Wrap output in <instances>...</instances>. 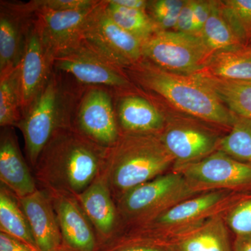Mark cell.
Segmentation results:
<instances>
[{"label": "cell", "instance_id": "cell-15", "mask_svg": "<svg viewBox=\"0 0 251 251\" xmlns=\"http://www.w3.org/2000/svg\"><path fill=\"white\" fill-rule=\"evenodd\" d=\"M75 11H55L37 5L35 23L46 49L53 58L61 50L80 39L81 31L87 18L99 3Z\"/></svg>", "mask_w": 251, "mask_h": 251}, {"label": "cell", "instance_id": "cell-5", "mask_svg": "<svg viewBox=\"0 0 251 251\" xmlns=\"http://www.w3.org/2000/svg\"><path fill=\"white\" fill-rule=\"evenodd\" d=\"M244 193L215 191L201 193L179 202L139 227V238L163 247L166 242L224 214Z\"/></svg>", "mask_w": 251, "mask_h": 251}, {"label": "cell", "instance_id": "cell-23", "mask_svg": "<svg viewBox=\"0 0 251 251\" xmlns=\"http://www.w3.org/2000/svg\"><path fill=\"white\" fill-rule=\"evenodd\" d=\"M234 115L251 120V81L224 80L205 73L195 74Z\"/></svg>", "mask_w": 251, "mask_h": 251}, {"label": "cell", "instance_id": "cell-13", "mask_svg": "<svg viewBox=\"0 0 251 251\" xmlns=\"http://www.w3.org/2000/svg\"><path fill=\"white\" fill-rule=\"evenodd\" d=\"M36 8V0L0 1V76L14 70L22 60Z\"/></svg>", "mask_w": 251, "mask_h": 251}, {"label": "cell", "instance_id": "cell-3", "mask_svg": "<svg viewBox=\"0 0 251 251\" xmlns=\"http://www.w3.org/2000/svg\"><path fill=\"white\" fill-rule=\"evenodd\" d=\"M175 160L158 134L121 131L108 149L101 174L118 201L133 188L173 171Z\"/></svg>", "mask_w": 251, "mask_h": 251}, {"label": "cell", "instance_id": "cell-20", "mask_svg": "<svg viewBox=\"0 0 251 251\" xmlns=\"http://www.w3.org/2000/svg\"><path fill=\"white\" fill-rule=\"evenodd\" d=\"M75 197L100 237L108 238L113 234L118 210L103 175H99L85 191Z\"/></svg>", "mask_w": 251, "mask_h": 251}, {"label": "cell", "instance_id": "cell-2", "mask_svg": "<svg viewBox=\"0 0 251 251\" xmlns=\"http://www.w3.org/2000/svg\"><path fill=\"white\" fill-rule=\"evenodd\" d=\"M130 80L163 97L181 111L230 129L236 115L195 75L168 72L143 58L125 69Z\"/></svg>", "mask_w": 251, "mask_h": 251}, {"label": "cell", "instance_id": "cell-4", "mask_svg": "<svg viewBox=\"0 0 251 251\" xmlns=\"http://www.w3.org/2000/svg\"><path fill=\"white\" fill-rule=\"evenodd\" d=\"M85 85L54 69L47 83L18 126L28 161L35 168L46 145L59 128L74 125L77 103Z\"/></svg>", "mask_w": 251, "mask_h": 251}, {"label": "cell", "instance_id": "cell-29", "mask_svg": "<svg viewBox=\"0 0 251 251\" xmlns=\"http://www.w3.org/2000/svg\"><path fill=\"white\" fill-rule=\"evenodd\" d=\"M220 9L239 40L247 46L251 41V0L218 1Z\"/></svg>", "mask_w": 251, "mask_h": 251}, {"label": "cell", "instance_id": "cell-34", "mask_svg": "<svg viewBox=\"0 0 251 251\" xmlns=\"http://www.w3.org/2000/svg\"><path fill=\"white\" fill-rule=\"evenodd\" d=\"M211 1L195 0L194 13H193V31L195 35L201 36L204 25L211 12Z\"/></svg>", "mask_w": 251, "mask_h": 251}, {"label": "cell", "instance_id": "cell-36", "mask_svg": "<svg viewBox=\"0 0 251 251\" xmlns=\"http://www.w3.org/2000/svg\"><path fill=\"white\" fill-rule=\"evenodd\" d=\"M120 251H166L164 247L145 241L135 239L133 244L124 248Z\"/></svg>", "mask_w": 251, "mask_h": 251}, {"label": "cell", "instance_id": "cell-33", "mask_svg": "<svg viewBox=\"0 0 251 251\" xmlns=\"http://www.w3.org/2000/svg\"><path fill=\"white\" fill-rule=\"evenodd\" d=\"M194 6L195 0H185L184 5L180 11L175 31L186 33V34H194V31H193Z\"/></svg>", "mask_w": 251, "mask_h": 251}, {"label": "cell", "instance_id": "cell-31", "mask_svg": "<svg viewBox=\"0 0 251 251\" xmlns=\"http://www.w3.org/2000/svg\"><path fill=\"white\" fill-rule=\"evenodd\" d=\"M184 3L185 0L149 1V16L154 23L158 31L175 29L180 11L184 6Z\"/></svg>", "mask_w": 251, "mask_h": 251}, {"label": "cell", "instance_id": "cell-26", "mask_svg": "<svg viewBox=\"0 0 251 251\" xmlns=\"http://www.w3.org/2000/svg\"><path fill=\"white\" fill-rule=\"evenodd\" d=\"M211 52L244 46L221 12L218 1H211V12L201 34Z\"/></svg>", "mask_w": 251, "mask_h": 251}, {"label": "cell", "instance_id": "cell-7", "mask_svg": "<svg viewBox=\"0 0 251 251\" xmlns=\"http://www.w3.org/2000/svg\"><path fill=\"white\" fill-rule=\"evenodd\" d=\"M53 67L81 85L108 88L115 97L128 94L136 87L125 69L94 52L80 39L54 54Z\"/></svg>", "mask_w": 251, "mask_h": 251}, {"label": "cell", "instance_id": "cell-16", "mask_svg": "<svg viewBox=\"0 0 251 251\" xmlns=\"http://www.w3.org/2000/svg\"><path fill=\"white\" fill-rule=\"evenodd\" d=\"M63 240L74 251H94L97 246L90 221L75 196L49 193Z\"/></svg>", "mask_w": 251, "mask_h": 251}, {"label": "cell", "instance_id": "cell-6", "mask_svg": "<svg viewBox=\"0 0 251 251\" xmlns=\"http://www.w3.org/2000/svg\"><path fill=\"white\" fill-rule=\"evenodd\" d=\"M197 195L181 173L170 171L126 193L117 201L119 217L127 224L140 227Z\"/></svg>", "mask_w": 251, "mask_h": 251}, {"label": "cell", "instance_id": "cell-22", "mask_svg": "<svg viewBox=\"0 0 251 251\" xmlns=\"http://www.w3.org/2000/svg\"><path fill=\"white\" fill-rule=\"evenodd\" d=\"M201 72L224 80L251 81V48L242 46L216 51Z\"/></svg>", "mask_w": 251, "mask_h": 251}, {"label": "cell", "instance_id": "cell-39", "mask_svg": "<svg viewBox=\"0 0 251 251\" xmlns=\"http://www.w3.org/2000/svg\"><path fill=\"white\" fill-rule=\"evenodd\" d=\"M249 47L251 48V45H249Z\"/></svg>", "mask_w": 251, "mask_h": 251}, {"label": "cell", "instance_id": "cell-28", "mask_svg": "<svg viewBox=\"0 0 251 251\" xmlns=\"http://www.w3.org/2000/svg\"><path fill=\"white\" fill-rule=\"evenodd\" d=\"M219 151L251 164V120L236 116L228 133L222 137Z\"/></svg>", "mask_w": 251, "mask_h": 251}, {"label": "cell", "instance_id": "cell-38", "mask_svg": "<svg viewBox=\"0 0 251 251\" xmlns=\"http://www.w3.org/2000/svg\"><path fill=\"white\" fill-rule=\"evenodd\" d=\"M232 244L233 251H251V234L242 237H235Z\"/></svg>", "mask_w": 251, "mask_h": 251}, {"label": "cell", "instance_id": "cell-30", "mask_svg": "<svg viewBox=\"0 0 251 251\" xmlns=\"http://www.w3.org/2000/svg\"><path fill=\"white\" fill-rule=\"evenodd\" d=\"M229 230L235 237L251 234V193H244L240 199L224 214Z\"/></svg>", "mask_w": 251, "mask_h": 251}, {"label": "cell", "instance_id": "cell-18", "mask_svg": "<svg viewBox=\"0 0 251 251\" xmlns=\"http://www.w3.org/2000/svg\"><path fill=\"white\" fill-rule=\"evenodd\" d=\"M117 122L122 132L159 134L166 120L150 100L139 94L128 93L115 97Z\"/></svg>", "mask_w": 251, "mask_h": 251}, {"label": "cell", "instance_id": "cell-32", "mask_svg": "<svg viewBox=\"0 0 251 251\" xmlns=\"http://www.w3.org/2000/svg\"><path fill=\"white\" fill-rule=\"evenodd\" d=\"M97 0H36L41 7L55 11H75L91 7Z\"/></svg>", "mask_w": 251, "mask_h": 251}, {"label": "cell", "instance_id": "cell-19", "mask_svg": "<svg viewBox=\"0 0 251 251\" xmlns=\"http://www.w3.org/2000/svg\"><path fill=\"white\" fill-rule=\"evenodd\" d=\"M0 179L18 198L25 197L37 190L12 127H5L1 132Z\"/></svg>", "mask_w": 251, "mask_h": 251}, {"label": "cell", "instance_id": "cell-14", "mask_svg": "<svg viewBox=\"0 0 251 251\" xmlns=\"http://www.w3.org/2000/svg\"><path fill=\"white\" fill-rule=\"evenodd\" d=\"M53 70V58L43 43L34 18L19 64L23 117L45 87Z\"/></svg>", "mask_w": 251, "mask_h": 251}, {"label": "cell", "instance_id": "cell-37", "mask_svg": "<svg viewBox=\"0 0 251 251\" xmlns=\"http://www.w3.org/2000/svg\"><path fill=\"white\" fill-rule=\"evenodd\" d=\"M112 4L130 9L147 11L149 1L145 0H110Z\"/></svg>", "mask_w": 251, "mask_h": 251}, {"label": "cell", "instance_id": "cell-8", "mask_svg": "<svg viewBox=\"0 0 251 251\" xmlns=\"http://www.w3.org/2000/svg\"><path fill=\"white\" fill-rule=\"evenodd\" d=\"M211 54L201 36L175 30L156 31L143 43L144 58L180 75L202 72Z\"/></svg>", "mask_w": 251, "mask_h": 251}, {"label": "cell", "instance_id": "cell-27", "mask_svg": "<svg viewBox=\"0 0 251 251\" xmlns=\"http://www.w3.org/2000/svg\"><path fill=\"white\" fill-rule=\"evenodd\" d=\"M105 2V11L112 21L142 42L158 31L147 11L122 7L110 0Z\"/></svg>", "mask_w": 251, "mask_h": 251}, {"label": "cell", "instance_id": "cell-24", "mask_svg": "<svg viewBox=\"0 0 251 251\" xmlns=\"http://www.w3.org/2000/svg\"><path fill=\"white\" fill-rule=\"evenodd\" d=\"M0 229L1 232L39 251L29 222L18 198L5 186H1L0 189Z\"/></svg>", "mask_w": 251, "mask_h": 251}, {"label": "cell", "instance_id": "cell-11", "mask_svg": "<svg viewBox=\"0 0 251 251\" xmlns=\"http://www.w3.org/2000/svg\"><path fill=\"white\" fill-rule=\"evenodd\" d=\"M73 125L100 146H113L121 134L113 92L103 87L85 86L75 109Z\"/></svg>", "mask_w": 251, "mask_h": 251}, {"label": "cell", "instance_id": "cell-10", "mask_svg": "<svg viewBox=\"0 0 251 251\" xmlns=\"http://www.w3.org/2000/svg\"><path fill=\"white\" fill-rule=\"evenodd\" d=\"M173 171L181 173L191 189L198 194L215 191L251 193V164L219 150Z\"/></svg>", "mask_w": 251, "mask_h": 251}, {"label": "cell", "instance_id": "cell-17", "mask_svg": "<svg viewBox=\"0 0 251 251\" xmlns=\"http://www.w3.org/2000/svg\"><path fill=\"white\" fill-rule=\"evenodd\" d=\"M18 200L29 222L38 251H58L62 237L49 193L37 189Z\"/></svg>", "mask_w": 251, "mask_h": 251}, {"label": "cell", "instance_id": "cell-1", "mask_svg": "<svg viewBox=\"0 0 251 251\" xmlns=\"http://www.w3.org/2000/svg\"><path fill=\"white\" fill-rule=\"evenodd\" d=\"M108 149L80 133L74 125L59 128L38 159L36 176L49 193L76 196L103 171Z\"/></svg>", "mask_w": 251, "mask_h": 251}, {"label": "cell", "instance_id": "cell-21", "mask_svg": "<svg viewBox=\"0 0 251 251\" xmlns=\"http://www.w3.org/2000/svg\"><path fill=\"white\" fill-rule=\"evenodd\" d=\"M224 214L173 238L163 245L166 251H233Z\"/></svg>", "mask_w": 251, "mask_h": 251}, {"label": "cell", "instance_id": "cell-35", "mask_svg": "<svg viewBox=\"0 0 251 251\" xmlns=\"http://www.w3.org/2000/svg\"><path fill=\"white\" fill-rule=\"evenodd\" d=\"M0 251H36L9 234L0 233Z\"/></svg>", "mask_w": 251, "mask_h": 251}, {"label": "cell", "instance_id": "cell-12", "mask_svg": "<svg viewBox=\"0 0 251 251\" xmlns=\"http://www.w3.org/2000/svg\"><path fill=\"white\" fill-rule=\"evenodd\" d=\"M158 135L174 158L173 168L200 161L218 151L222 138L209 127L184 119L166 120Z\"/></svg>", "mask_w": 251, "mask_h": 251}, {"label": "cell", "instance_id": "cell-25", "mask_svg": "<svg viewBox=\"0 0 251 251\" xmlns=\"http://www.w3.org/2000/svg\"><path fill=\"white\" fill-rule=\"evenodd\" d=\"M23 118L19 65L0 76V126L18 127Z\"/></svg>", "mask_w": 251, "mask_h": 251}, {"label": "cell", "instance_id": "cell-9", "mask_svg": "<svg viewBox=\"0 0 251 251\" xmlns=\"http://www.w3.org/2000/svg\"><path fill=\"white\" fill-rule=\"evenodd\" d=\"M100 1L87 18L80 41L104 58L125 69L143 58V42L112 21Z\"/></svg>", "mask_w": 251, "mask_h": 251}]
</instances>
